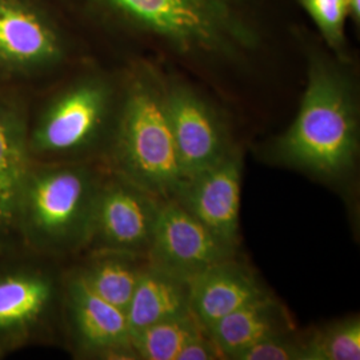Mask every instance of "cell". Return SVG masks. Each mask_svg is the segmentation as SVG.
Instances as JSON below:
<instances>
[{"label":"cell","mask_w":360,"mask_h":360,"mask_svg":"<svg viewBox=\"0 0 360 360\" xmlns=\"http://www.w3.org/2000/svg\"><path fill=\"white\" fill-rule=\"evenodd\" d=\"M77 35L153 41L186 59L238 62L264 39L259 0H49Z\"/></svg>","instance_id":"obj_1"},{"label":"cell","mask_w":360,"mask_h":360,"mask_svg":"<svg viewBox=\"0 0 360 360\" xmlns=\"http://www.w3.org/2000/svg\"><path fill=\"white\" fill-rule=\"evenodd\" d=\"M303 46L306 89L294 122L272 143V156L284 166L334 179L355 166L359 153L356 87L348 62L311 40Z\"/></svg>","instance_id":"obj_2"},{"label":"cell","mask_w":360,"mask_h":360,"mask_svg":"<svg viewBox=\"0 0 360 360\" xmlns=\"http://www.w3.org/2000/svg\"><path fill=\"white\" fill-rule=\"evenodd\" d=\"M111 143L117 175L166 200L183 181L168 120L165 74L147 60L123 68Z\"/></svg>","instance_id":"obj_3"},{"label":"cell","mask_w":360,"mask_h":360,"mask_svg":"<svg viewBox=\"0 0 360 360\" xmlns=\"http://www.w3.org/2000/svg\"><path fill=\"white\" fill-rule=\"evenodd\" d=\"M79 35L49 0H0V87L77 60Z\"/></svg>","instance_id":"obj_4"},{"label":"cell","mask_w":360,"mask_h":360,"mask_svg":"<svg viewBox=\"0 0 360 360\" xmlns=\"http://www.w3.org/2000/svg\"><path fill=\"white\" fill-rule=\"evenodd\" d=\"M120 95V77L87 70L51 94L30 126L37 150L65 154L90 147L111 135Z\"/></svg>","instance_id":"obj_5"},{"label":"cell","mask_w":360,"mask_h":360,"mask_svg":"<svg viewBox=\"0 0 360 360\" xmlns=\"http://www.w3.org/2000/svg\"><path fill=\"white\" fill-rule=\"evenodd\" d=\"M99 187L86 168H53L30 178L22 207L41 239L77 245L90 238Z\"/></svg>","instance_id":"obj_6"},{"label":"cell","mask_w":360,"mask_h":360,"mask_svg":"<svg viewBox=\"0 0 360 360\" xmlns=\"http://www.w3.org/2000/svg\"><path fill=\"white\" fill-rule=\"evenodd\" d=\"M166 107L183 180L215 165L235 146L226 117L195 86L165 75Z\"/></svg>","instance_id":"obj_7"},{"label":"cell","mask_w":360,"mask_h":360,"mask_svg":"<svg viewBox=\"0 0 360 360\" xmlns=\"http://www.w3.org/2000/svg\"><path fill=\"white\" fill-rule=\"evenodd\" d=\"M163 202L117 175L99 187L90 238L105 251L147 257Z\"/></svg>","instance_id":"obj_8"},{"label":"cell","mask_w":360,"mask_h":360,"mask_svg":"<svg viewBox=\"0 0 360 360\" xmlns=\"http://www.w3.org/2000/svg\"><path fill=\"white\" fill-rule=\"evenodd\" d=\"M233 255L235 251L223 245L178 200L163 202L147 252V262L151 266L190 281Z\"/></svg>","instance_id":"obj_9"},{"label":"cell","mask_w":360,"mask_h":360,"mask_svg":"<svg viewBox=\"0 0 360 360\" xmlns=\"http://www.w3.org/2000/svg\"><path fill=\"white\" fill-rule=\"evenodd\" d=\"M242 172V151L235 144L215 165L183 180L174 198L232 251L239 242Z\"/></svg>","instance_id":"obj_10"},{"label":"cell","mask_w":360,"mask_h":360,"mask_svg":"<svg viewBox=\"0 0 360 360\" xmlns=\"http://www.w3.org/2000/svg\"><path fill=\"white\" fill-rule=\"evenodd\" d=\"M30 116L25 101L0 87V226L22 210L30 181Z\"/></svg>","instance_id":"obj_11"},{"label":"cell","mask_w":360,"mask_h":360,"mask_svg":"<svg viewBox=\"0 0 360 360\" xmlns=\"http://www.w3.org/2000/svg\"><path fill=\"white\" fill-rule=\"evenodd\" d=\"M266 292L252 271L230 257L190 279V311L207 330L223 316Z\"/></svg>","instance_id":"obj_12"},{"label":"cell","mask_w":360,"mask_h":360,"mask_svg":"<svg viewBox=\"0 0 360 360\" xmlns=\"http://www.w3.org/2000/svg\"><path fill=\"white\" fill-rule=\"evenodd\" d=\"M221 359H236L259 342L291 331V319L283 306L266 292L223 316L206 330Z\"/></svg>","instance_id":"obj_13"},{"label":"cell","mask_w":360,"mask_h":360,"mask_svg":"<svg viewBox=\"0 0 360 360\" xmlns=\"http://www.w3.org/2000/svg\"><path fill=\"white\" fill-rule=\"evenodd\" d=\"M70 306L82 346L95 352H131L126 312L94 294L80 276L70 284Z\"/></svg>","instance_id":"obj_14"},{"label":"cell","mask_w":360,"mask_h":360,"mask_svg":"<svg viewBox=\"0 0 360 360\" xmlns=\"http://www.w3.org/2000/svg\"><path fill=\"white\" fill-rule=\"evenodd\" d=\"M190 311V281L147 266L126 309L131 334Z\"/></svg>","instance_id":"obj_15"},{"label":"cell","mask_w":360,"mask_h":360,"mask_svg":"<svg viewBox=\"0 0 360 360\" xmlns=\"http://www.w3.org/2000/svg\"><path fill=\"white\" fill-rule=\"evenodd\" d=\"M146 266L142 255L107 251L79 276L94 294L126 312Z\"/></svg>","instance_id":"obj_16"},{"label":"cell","mask_w":360,"mask_h":360,"mask_svg":"<svg viewBox=\"0 0 360 360\" xmlns=\"http://www.w3.org/2000/svg\"><path fill=\"white\" fill-rule=\"evenodd\" d=\"M203 330L191 312L150 324L131 334L132 355L143 360H176L184 345Z\"/></svg>","instance_id":"obj_17"},{"label":"cell","mask_w":360,"mask_h":360,"mask_svg":"<svg viewBox=\"0 0 360 360\" xmlns=\"http://www.w3.org/2000/svg\"><path fill=\"white\" fill-rule=\"evenodd\" d=\"M51 294L40 278L11 276L0 281V328L22 326L37 318Z\"/></svg>","instance_id":"obj_18"},{"label":"cell","mask_w":360,"mask_h":360,"mask_svg":"<svg viewBox=\"0 0 360 360\" xmlns=\"http://www.w3.org/2000/svg\"><path fill=\"white\" fill-rule=\"evenodd\" d=\"M303 343L304 360H359V318L331 324Z\"/></svg>","instance_id":"obj_19"},{"label":"cell","mask_w":360,"mask_h":360,"mask_svg":"<svg viewBox=\"0 0 360 360\" xmlns=\"http://www.w3.org/2000/svg\"><path fill=\"white\" fill-rule=\"evenodd\" d=\"M316 27L323 46L338 59L348 62L347 0H297Z\"/></svg>","instance_id":"obj_20"},{"label":"cell","mask_w":360,"mask_h":360,"mask_svg":"<svg viewBox=\"0 0 360 360\" xmlns=\"http://www.w3.org/2000/svg\"><path fill=\"white\" fill-rule=\"evenodd\" d=\"M235 360H304V343L290 333L275 335L247 348Z\"/></svg>","instance_id":"obj_21"},{"label":"cell","mask_w":360,"mask_h":360,"mask_svg":"<svg viewBox=\"0 0 360 360\" xmlns=\"http://www.w3.org/2000/svg\"><path fill=\"white\" fill-rule=\"evenodd\" d=\"M221 359L218 347L207 334L206 330L191 338L178 355L176 360H215Z\"/></svg>","instance_id":"obj_22"},{"label":"cell","mask_w":360,"mask_h":360,"mask_svg":"<svg viewBox=\"0 0 360 360\" xmlns=\"http://www.w3.org/2000/svg\"><path fill=\"white\" fill-rule=\"evenodd\" d=\"M348 18L352 25L360 26V0H347Z\"/></svg>","instance_id":"obj_23"}]
</instances>
